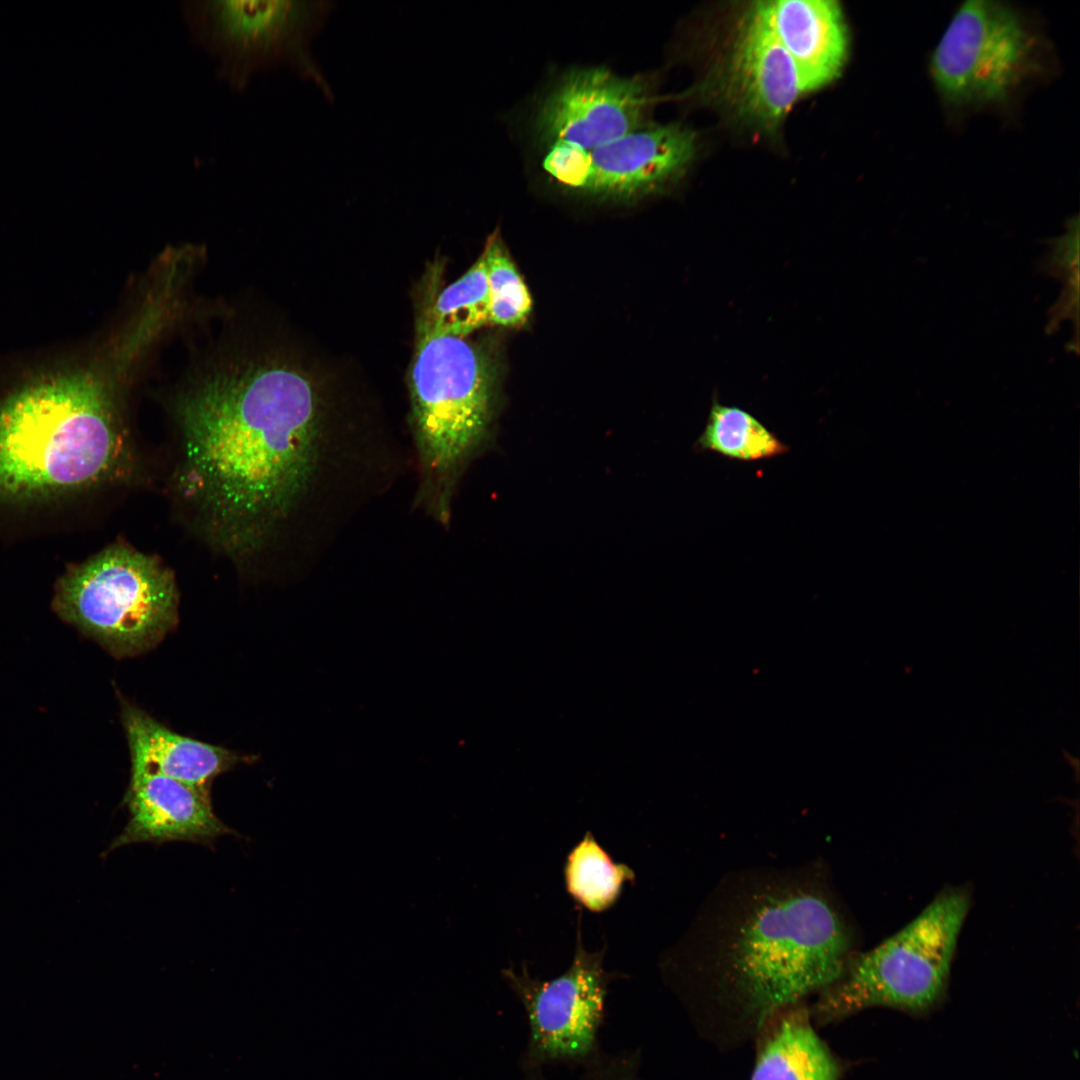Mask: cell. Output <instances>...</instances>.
I'll return each mask as SVG.
<instances>
[{"instance_id":"cell-1","label":"cell","mask_w":1080,"mask_h":1080,"mask_svg":"<svg viewBox=\"0 0 1080 1080\" xmlns=\"http://www.w3.org/2000/svg\"><path fill=\"white\" fill-rule=\"evenodd\" d=\"M175 418L176 499L240 564L272 552L313 560L401 472L398 440L341 414L287 364L215 372L177 400Z\"/></svg>"},{"instance_id":"cell-2","label":"cell","mask_w":1080,"mask_h":1080,"mask_svg":"<svg viewBox=\"0 0 1080 1080\" xmlns=\"http://www.w3.org/2000/svg\"><path fill=\"white\" fill-rule=\"evenodd\" d=\"M816 872L726 880L663 961L667 984L713 1041L754 1039L777 1012L836 981L854 955L846 920Z\"/></svg>"},{"instance_id":"cell-3","label":"cell","mask_w":1080,"mask_h":1080,"mask_svg":"<svg viewBox=\"0 0 1080 1080\" xmlns=\"http://www.w3.org/2000/svg\"><path fill=\"white\" fill-rule=\"evenodd\" d=\"M119 400L89 370L10 395L0 404V496L26 500L128 480L136 454Z\"/></svg>"},{"instance_id":"cell-4","label":"cell","mask_w":1080,"mask_h":1080,"mask_svg":"<svg viewBox=\"0 0 1080 1080\" xmlns=\"http://www.w3.org/2000/svg\"><path fill=\"white\" fill-rule=\"evenodd\" d=\"M417 336L409 376L416 505L446 527L458 482L488 441L493 366L486 352L465 338Z\"/></svg>"},{"instance_id":"cell-5","label":"cell","mask_w":1080,"mask_h":1080,"mask_svg":"<svg viewBox=\"0 0 1080 1080\" xmlns=\"http://www.w3.org/2000/svg\"><path fill=\"white\" fill-rule=\"evenodd\" d=\"M970 906L967 890L943 891L909 924L870 951L854 954L843 973L808 1006L815 1026L868 1008L923 1014L943 999L957 940Z\"/></svg>"},{"instance_id":"cell-6","label":"cell","mask_w":1080,"mask_h":1080,"mask_svg":"<svg viewBox=\"0 0 1080 1080\" xmlns=\"http://www.w3.org/2000/svg\"><path fill=\"white\" fill-rule=\"evenodd\" d=\"M178 604L175 576L159 558L116 543L70 569L52 606L113 656L125 657L160 642L176 625Z\"/></svg>"},{"instance_id":"cell-7","label":"cell","mask_w":1080,"mask_h":1080,"mask_svg":"<svg viewBox=\"0 0 1080 1080\" xmlns=\"http://www.w3.org/2000/svg\"><path fill=\"white\" fill-rule=\"evenodd\" d=\"M333 7L330 1L188 0L180 13L191 40L217 62V77L231 89L241 92L258 72L286 66L332 98L311 45Z\"/></svg>"},{"instance_id":"cell-8","label":"cell","mask_w":1080,"mask_h":1080,"mask_svg":"<svg viewBox=\"0 0 1080 1080\" xmlns=\"http://www.w3.org/2000/svg\"><path fill=\"white\" fill-rule=\"evenodd\" d=\"M603 951L589 952L578 927L576 949L568 969L551 980L506 968L502 975L523 1006L527 1018L526 1045L519 1058L521 1072L549 1065L584 1068L604 1051L600 1031L606 1016L611 981Z\"/></svg>"},{"instance_id":"cell-9","label":"cell","mask_w":1080,"mask_h":1080,"mask_svg":"<svg viewBox=\"0 0 1080 1080\" xmlns=\"http://www.w3.org/2000/svg\"><path fill=\"white\" fill-rule=\"evenodd\" d=\"M1034 40L1017 12L992 0L956 11L931 58L943 98L955 105L1000 102L1032 71Z\"/></svg>"},{"instance_id":"cell-10","label":"cell","mask_w":1080,"mask_h":1080,"mask_svg":"<svg viewBox=\"0 0 1080 1080\" xmlns=\"http://www.w3.org/2000/svg\"><path fill=\"white\" fill-rule=\"evenodd\" d=\"M651 103L646 80L603 67L566 73L538 109L535 126L546 143L591 151L642 126Z\"/></svg>"},{"instance_id":"cell-11","label":"cell","mask_w":1080,"mask_h":1080,"mask_svg":"<svg viewBox=\"0 0 1080 1080\" xmlns=\"http://www.w3.org/2000/svg\"><path fill=\"white\" fill-rule=\"evenodd\" d=\"M713 81L718 100L737 120L766 133L775 132L805 94L756 4L741 18Z\"/></svg>"},{"instance_id":"cell-12","label":"cell","mask_w":1080,"mask_h":1080,"mask_svg":"<svg viewBox=\"0 0 1080 1080\" xmlns=\"http://www.w3.org/2000/svg\"><path fill=\"white\" fill-rule=\"evenodd\" d=\"M695 152V135L687 127L642 126L590 151L585 195L627 202L664 192L685 175Z\"/></svg>"},{"instance_id":"cell-13","label":"cell","mask_w":1080,"mask_h":1080,"mask_svg":"<svg viewBox=\"0 0 1080 1080\" xmlns=\"http://www.w3.org/2000/svg\"><path fill=\"white\" fill-rule=\"evenodd\" d=\"M125 801L129 821L106 854L139 842L208 844L233 833L213 812L209 792L145 769L132 768Z\"/></svg>"},{"instance_id":"cell-14","label":"cell","mask_w":1080,"mask_h":1080,"mask_svg":"<svg viewBox=\"0 0 1080 1080\" xmlns=\"http://www.w3.org/2000/svg\"><path fill=\"white\" fill-rule=\"evenodd\" d=\"M770 30L791 58L804 93L836 79L848 54V32L834 0L756 3Z\"/></svg>"},{"instance_id":"cell-15","label":"cell","mask_w":1080,"mask_h":1080,"mask_svg":"<svg viewBox=\"0 0 1080 1080\" xmlns=\"http://www.w3.org/2000/svg\"><path fill=\"white\" fill-rule=\"evenodd\" d=\"M122 720L132 768L145 769L209 792L215 777L239 761L233 752L175 733L125 703Z\"/></svg>"},{"instance_id":"cell-16","label":"cell","mask_w":1080,"mask_h":1080,"mask_svg":"<svg viewBox=\"0 0 1080 1080\" xmlns=\"http://www.w3.org/2000/svg\"><path fill=\"white\" fill-rule=\"evenodd\" d=\"M756 1040L750 1080H841L844 1065L816 1032L803 1002L773 1015Z\"/></svg>"},{"instance_id":"cell-17","label":"cell","mask_w":1080,"mask_h":1080,"mask_svg":"<svg viewBox=\"0 0 1080 1080\" xmlns=\"http://www.w3.org/2000/svg\"><path fill=\"white\" fill-rule=\"evenodd\" d=\"M694 447L743 462L774 458L790 450L755 416L717 399H713L706 425Z\"/></svg>"},{"instance_id":"cell-18","label":"cell","mask_w":1080,"mask_h":1080,"mask_svg":"<svg viewBox=\"0 0 1080 1080\" xmlns=\"http://www.w3.org/2000/svg\"><path fill=\"white\" fill-rule=\"evenodd\" d=\"M490 297L483 253L455 282L433 301L418 334L465 338L489 322Z\"/></svg>"},{"instance_id":"cell-19","label":"cell","mask_w":1080,"mask_h":1080,"mask_svg":"<svg viewBox=\"0 0 1080 1080\" xmlns=\"http://www.w3.org/2000/svg\"><path fill=\"white\" fill-rule=\"evenodd\" d=\"M564 878L568 893L578 904L602 912L615 904L623 884L633 881L635 874L626 864L615 863L587 832L568 854Z\"/></svg>"},{"instance_id":"cell-20","label":"cell","mask_w":1080,"mask_h":1080,"mask_svg":"<svg viewBox=\"0 0 1080 1080\" xmlns=\"http://www.w3.org/2000/svg\"><path fill=\"white\" fill-rule=\"evenodd\" d=\"M490 297L489 322L514 327L528 318L532 301L498 232L489 236L483 251Z\"/></svg>"},{"instance_id":"cell-21","label":"cell","mask_w":1080,"mask_h":1080,"mask_svg":"<svg viewBox=\"0 0 1080 1080\" xmlns=\"http://www.w3.org/2000/svg\"><path fill=\"white\" fill-rule=\"evenodd\" d=\"M547 145L542 159L545 172L567 190L585 194L592 170L590 151L561 141Z\"/></svg>"},{"instance_id":"cell-22","label":"cell","mask_w":1080,"mask_h":1080,"mask_svg":"<svg viewBox=\"0 0 1080 1080\" xmlns=\"http://www.w3.org/2000/svg\"><path fill=\"white\" fill-rule=\"evenodd\" d=\"M642 1055L640 1049L621 1050L613 1054L603 1053L594 1062L582 1068L578 1080H641ZM522 1080H549L542 1069L522 1072Z\"/></svg>"}]
</instances>
